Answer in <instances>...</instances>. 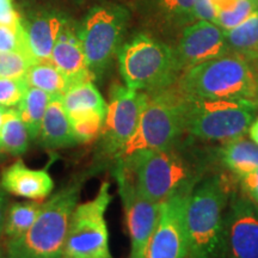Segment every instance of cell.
I'll list each match as a JSON object with an SVG mask.
<instances>
[{"instance_id": "18", "label": "cell", "mask_w": 258, "mask_h": 258, "mask_svg": "<svg viewBox=\"0 0 258 258\" xmlns=\"http://www.w3.org/2000/svg\"><path fill=\"white\" fill-rule=\"evenodd\" d=\"M64 23L66 19L62 16L47 14L24 25L29 51L36 62L50 60L51 51Z\"/></svg>"}, {"instance_id": "22", "label": "cell", "mask_w": 258, "mask_h": 258, "mask_svg": "<svg viewBox=\"0 0 258 258\" xmlns=\"http://www.w3.org/2000/svg\"><path fill=\"white\" fill-rule=\"evenodd\" d=\"M51 98L53 97L49 93L29 86L21 104L17 106V110L27 125L31 140H36L40 135L42 121Z\"/></svg>"}, {"instance_id": "1", "label": "cell", "mask_w": 258, "mask_h": 258, "mask_svg": "<svg viewBox=\"0 0 258 258\" xmlns=\"http://www.w3.org/2000/svg\"><path fill=\"white\" fill-rule=\"evenodd\" d=\"M176 88L186 96L258 104V56L230 53L198 64L180 74Z\"/></svg>"}, {"instance_id": "3", "label": "cell", "mask_w": 258, "mask_h": 258, "mask_svg": "<svg viewBox=\"0 0 258 258\" xmlns=\"http://www.w3.org/2000/svg\"><path fill=\"white\" fill-rule=\"evenodd\" d=\"M85 176L76 177L42 205L34 224L6 244L8 258H62L72 213L79 203Z\"/></svg>"}, {"instance_id": "14", "label": "cell", "mask_w": 258, "mask_h": 258, "mask_svg": "<svg viewBox=\"0 0 258 258\" xmlns=\"http://www.w3.org/2000/svg\"><path fill=\"white\" fill-rule=\"evenodd\" d=\"M175 51L182 73L231 53L224 30L208 21H198L185 27Z\"/></svg>"}, {"instance_id": "4", "label": "cell", "mask_w": 258, "mask_h": 258, "mask_svg": "<svg viewBox=\"0 0 258 258\" xmlns=\"http://www.w3.org/2000/svg\"><path fill=\"white\" fill-rule=\"evenodd\" d=\"M228 188L220 176L200 180L186 208L189 258H226L224 217Z\"/></svg>"}, {"instance_id": "29", "label": "cell", "mask_w": 258, "mask_h": 258, "mask_svg": "<svg viewBox=\"0 0 258 258\" xmlns=\"http://www.w3.org/2000/svg\"><path fill=\"white\" fill-rule=\"evenodd\" d=\"M0 51H18L32 57L29 51L24 24L19 28L0 25Z\"/></svg>"}, {"instance_id": "21", "label": "cell", "mask_w": 258, "mask_h": 258, "mask_svg": "<svg viewBox=\"0 0 258 258\" xmlns=\"http://www.w3.org/2000/svg\"><path fill=\"white\" fill-rule=\"evenodd\" d=\"M30 140L27 125L22 120L17 109L6 108L0 137V154L22 156L28 151Z\"/></svg>"}, {"instance_id": "30", "label": "cell", "mask_w": 258, "mask_h": 258, "mask_svg": "<svg viewBox=\"0 0 258 258\" xmlns=\"http://www.w3.org/2000/svg\"><path fill=\"white\" fill-rule=\"evenodd\" d=\"M29 88L25 78H0V106L17 108Z\"/></svg>"}, {"instance_id": "16", "label": "cell", "mask_w": 258, "mask_h": 258, "mask_svg": "<svg viewBox=\"0 0 258 258\" xmlns=\"http://www.w3.org/2000/svg\"><path fill=\"white\" fill-rule=\"evenodd\" d=\"M0 183L6 192L32 201L47 199L54 189V180L47 169H30L22 159L3 171Z\"/></svg>"}, {"instance_id": "25", "label": "cell", "mask_w": 258, "mask_h": 258, "mask_svg": "<svg viewBox=\"0 0 258 258\" xmlns=\"http://www.w3.org/2000/svg\"><path fill=\"white\" fill-rule=\"evenodd\" d=\"M42 205L38 201L34 202H15L9 206L6 213L4 233L8 239L19 237L27 232L40 214Z\"/></svg>"}, {"instance_id": "19", "label": "cell", "mask_w": 258, "mask_h": 258, "mask_svg": "<svg viewBox=\"0 0 258 258\" xmlns=\"http://www.w3.org/2000/svg\"><path fill=\"white\" fill-rule=\"evenodd\" d=\"M61 102L71 121L88 116L105 117L108 110V103L93 82L74 84L61 97Z\"/></svg>"}, {"instance_id": "23", "label": "cell", "mask_w": 258, "mask_h": 258, "mask_svg": "<svg viewBox=\"0 0 258 258\" xmlns=\"http://www.w3.org/2000/svg\"><path fill=\"white\" fill-rule=\"evenodd\" d=\"M28 85L49 93L51 97H62L71 88L69 80L49 61L32 64L25 76Z\"/></svg>"}, {"instance_id": "35", "label": "cell", "mask_w": 258, "mask_h": 258, "mask_svg": "<svg viewBox=\"0 0 258 258\" xmlns=\"http://www.w3.org/2000/svg\"><path fill=\"white\" fill-rule=\"evenodd\" d=\"M9 202H8V192L3 188L2 183H0V234L4 231V224L6 213H8Z\"/></svg>"}, {"instance_id": "34", "label": "cell", "mask_w": 258, "mask_h": 258, "mask_svg": "<svg viewBox=\"0 0 258 258\" xmlns=\"http://www.w3.org/2000/svg\"><path fill=\"white\" fill-rule=\"evenodd\" d=\"M239 183L247 198L258 206V169L240 177Z\"/></svg>"}, {"instance_id": "32", "label": "cell", "mask_w": 258, "mask_h": 258, "mask_svg": "<svg viewBox=\"0 0 258 258\" xmlns=\"http://www.w3.org/2000/svg\"><path fill=\"white\" fill-rule=\"evenodd\" d=\"M0 25L19 28L23 25L11 0H0Z\"/></svg>"}, {"instance_id": "20", "label": "cell", "mask_w": 258, "mask_h": 258, "mask_svg": "<svg viewBox=\"0 0 258 258\" xmlns=\"http://www.w3.org/2000/svg\"><path fill=\"white\" fill-rule=\"evenodd\" d=\"M218 157L238 178L258 169V145L251 139L241 137L226 141L218 150Z\"/></svg>"}, {"instance_id": "15", "label": "cell", "mask_w": 258, "mask_h": 258, "mask_svg": "<svg viewBox=\"0 0 258 258\" xmlns=\"http://www.w3.org/2000/svg\"><path fill=\"white\" fill-rule=\"evenodd\" d=\"M49 62L63 74L71 86L74 84L95 80V76L88 66L78 34L67 24V22L60 30Z\"/></svg>"}, {"instance_id": "36", "label": "cell", "mask_w": 258, "mask_h": 258, "mask_svg": "<svg viewBox=\"0 0 258 258\" xmlns=\"http://www.w3.org/2000/svg\"><path fill=\"white\" fill-rule=\"evenodd\" d=\"M212 4L217 9V11H222V10H227L233 6L238 0H211Z\"/></svg>"}, {"instance_id": "37", "label": "cell", "mask_w": 258, "mask_h": 258, "mask_svg": "<svg viewBox=\"0 0 258 258\" xmlns=\"http://www.w3.org/2000/svg\"><path fill=\"white\" fill-rule=\"evenodd\" d=\"M247 134H249L251 140L258 145V116L256 118H254L252 123H251Z\"/></svg>"}, {"instance_id": "26", "label": "cell", "mask_w": 258, "mask_h": 258, "mask_svg": "<svg viewBox=\"0 0 258 258\" xmlns=\"http://www.w3.org/2000/svg\"><path fill=\"white\" fill-rule=\"evenodd\" d=\"M258 9V0H238L232 8L218 11L215 24L224 31L231 30L243 23Z\"/></svg>"}, {"instance_id": "39", "label": "cell", "mask_w": 258, "mask_h": 258, "mask_svg": "<svg viewBox=\"0 0 258 258\" xmlns=\"http://www.w3.org/2000/svg\"><path fill=\"white\" fill-rule=\"evenodd\" d=\"M188 258H189V257H188Z\"/></svg>"}, {"instance_id": "31", "label": "cell", "mask_w": 258, "mask_h": 258, "mask_svg": "<svg viewBox=\"0 0 258 258\" xmlns=\"http://www.w3.org/2000/svg\"><path fill=\"white\" fill-rule=\"evenodd\" d=\"M198 0H156L159 11L171 19H191Z\"/></svg>"}, {"instance_id": "11", "label": "cell", "mask_w": 258, "mask_h": 258, "mask_svg": "<svg viewBox=\"0 0 258 258\" xmlns=\"http://www.w3.org/2000/svg\"><path fill=\"white\" fill-rule=\"evenodd\" d=\"M194 189L160 203V213L144 258H188L186 208Z\"/></svg>"}, {"instance_id": "7", "label": "cell", "mask_w": 258, "mask_h": 258, "mask_svg": "<svg viewBox=\"0 0 258 258\" xmlns=\"http://www.w3.org/2000/svg\"><path fill=\"white\" fill-rule=\"evenodd\" d=\"M182 95L175 85L147 92V99L133 137L115 159L144 150L176 146L185 133Z\"/></svg>"}, {"instance_id": "8", "label": "cell", "mask_w": 258, "mask_h": 258, "mask_svg": "<svg viewBox=\"0 0 258 258\" xmlns=\"http://www.w3.org/2000/svg\"><path fill=\"white\" fill-rule=\"evenodd\" d=\"M112 196L109 182H103L90 201L78 203L71 217L62 258H112L105 213Z\"/></svg>"}, {"instance_id": "28", "label": "cell", "mask_w": 258, "mask_h": 258, "mask_svg": "<svg viewBox=\"0 0 258 258\" xmlns=\"http://www.w3.org/2000/svg\"><path fill=\"white\" fill-rule=\"evenodd\" d=\"M105 117L102 116H88L71 121L74 137L78 144H89L99 138L102 133Z\"/></svg>"}, {"instance_id": "12", "label": "cell", "mask_w": 258, "mask_h": 258, "mask_svg": "<svg viewBox=\"0 0 258 258\" xmlns=\"http://www.w3.org/2000/svg\"><path fill=\"white\" fill-rule=\"evenodd\" d=\"M114 177L123 203L125 221L131 238L129 258H144L160 213V203L153 202L139 191L127 172L115 163Z\"/></svg>"}, {"instance_id": "5", "label": "cell", "mask_w": 258, "mask_h": 258, "mask_svg": "<svg viewBox=\"0 0 258 258\" xmlns=\"http://www.w3.org/2000/svg\"><path fill=\"white\" fill-rule=\"evenodd\" d=\"M180 95L185 133L202 140L226 143L245 137L258 110L257 103L249 101Z\"/></svg>"}, {"instance_id": "33", "label": "cell", "mask_w": 258, "mask_h": 258, "mask_svg": "<svg viewBox=\"0 0 258 258\" xmlns=\"http://www.w3.org/2000/svg\"><path fill=\"white\" fill-rule=\"evenodd\" d=\"M217 9L212 4L211 0H198L194 8V19L199 21H208L215 24L217 21Z\"/></svg>"}, {"instance_id": "27", "label": "cell", "mask_w": 258, "mask_h": 258, "mask_svg": "<svg viewBox=\"0 0 258 258\" xmlns=\"http://www.w3.org/2000/svg\"><path fill=\"white\" fill-rule=\"evenodd\" d=\"M35 60L18 51H0V78H25Z\"/></svg>"}, {"instance_id": "17", "label": "cell", "mask_w": 258, "mask_h": 258, "mask_svg": "<svg viewBox=\"0 0 258 258\" xmlns=\"http://www.w3.org/2000/svg\"><path fill=\"white\" fill-rule=\"evenodd\" d=\"M37 139L42 146L48 150L69 148L78 145L69 114L64 110L61 102V97L51 98L42 121L40 135Z\"/></svg>"}, {"instance_id": "6", "label": "cell", "mask_w": 258, "mask_h": 258, "mask_svg": "<svg viewBox=\"0 0 258 258\" xmlns=\"http://www.w3.org/2000/svg\"><path fill=\"white\" fill-rule=\"evenodd\" d=\"M117 57L125 86L137 91L170 88L182 74L175 48L145 34L125 42Z\"/></svg>"}, {"instance_id": "2", "label": "cell", "mask_w": 258, "mask_h": 258, "mask_svg": "<svg viewBox=\"0 0 258 258\" xmlns=\"http://www.w3.org/2000/svg\"><path fill=\"white\" fill-rule=\"evenodd\" d=\"M145 198L161 203L201 180L200 172L177 145L159 150H144L115 159Z\"/></svg>"}, {"instance_id": "13", "label": "cell", "mask_w": 258, "mask_h": 258, "mask_svg": "<svg viewBox=\"0 0 258 258\" xmlns=\"http://www.w3.org/2000/svg\"><path fill=\"white\" fill-rule=\"evenodd\" d=\"M226 258H258V206L234 196L225 211Z\"/></svg>"}, {"instance_id": "9", "label": "cell", "mask_w": 258, "mask_h": 258, "mask_svg": "<svg viewBox=\"0 0 258 258\" xmlns=\"http://www.w3.org/2000/svg\"><path fill=\"white\" fill-rule=\"evenodd\" d=\"M127 18V12L120 6H97L89 12L77 32L95 79L104 73L120 49Z\"/></svg>"}, {"instance_id": "38", "label": "cell", "mask_w": 258, "mask_h": 258, "mask_svg": "<svg viewBox=\"0 0 258 258\" xmlns=\"http://www.w3.org/2000/svg\"><path fill=\"white\" fill-rule=\"evenodd\" d=\"M5 111H6V108H4V106H0V137H2V129H3V123H4Z\"/></svg>"}, {"instance_id": "24", "label": "cell", "mask_w": 258, "mask_h": 258, "mask_svg": "<svg viewBox=\"0 0 258 258\" xmlns=\"http://www.w3.org/2000/svg\"><path fill=\"white\" fill-rule=\"evenodd\" d=\"M224 34L231 53L258 56V9L243 23Z\"/></svg>"}, {"instance_id": "10", "label": "cell", "mask_w": 258, "mask_h": 258, "mask_svg": "<svg viewBox=\"0 0 258 258\" xmlns=\"http://www.w3.org/2000/svg\"><path fill=\"white\" fill-rule=\"evenodd\" d=\"M146 99L147 92L120 84L111 86L108 110L99 135V151L103 156L115 159L121 153L137 131Z\"/></svg>"}]
</instances>
